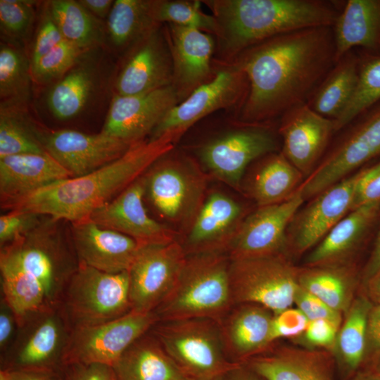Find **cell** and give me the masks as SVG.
Masks as SVG:
<instances>
[{
  "label": "cell",
  "mask_w": 380,
  "mask_h": 380,
  "mask_svg": "<svg viewBox=\"0 0 380 380\" xmlns=\"http://www.w3.org/2000/svg\"><path fill=\"white\" fill-rule=\"evenodd\" d=\"M336 62L333 27L289 32L246 49L236 62L248 83L242 120L257 124L308 103Z\"/></svg>",
  "instance_id": "1"
},
{
  "label": "cell",
  "mask_w": 380,
  "mask_h": 380,
  "mask_svg": "<svg viewBox=\"0 0 380 380\" xmlns=\"http://www.w3.org/2000/svg\"><path fill=\"white\" fill-rule=\"evenodd\" d=\"M173 148L169 137L141 141L106 165L47 185L9 210L30 211L70 223L89 219L96 209L120 194Z\"/></svg>",
  "instance_id": "2"
},
{
  "label": "cell",
  "mask_w": 380,
  "mask_h": 380,
  "mask_svg": "<svg viewBox=\"0 0 380 380\" xmlns=\"http://www.w3.org/2000/svg\"><path fill=\"white\" fill-rule=\"evenodd\" d=\"M227 55L289 32L333 27L345 1L328 0H218L206 1Z\"/></svg>",
  "instance_id": "3"
},
{
  "label": "cell",
  "mask_w": 380,
  "mask_h": 380,
  "mask_svg": "<svg viewBox=\"0 0 380 380\" xmlns=\"http://www.w3.org/2000/svg\"><path fill=\"white\" fill-rule=\"evenodd\" d=\"M227 251L186 254L171 291L153 311L158 322L208 318L220 322L234 305Z\"/></svg>",
  "instance_id": "4"
},
{
  "label": "cell",
  "mask_w": 380,
  "mask_h": 380,
  "mask_svg": "<svg viewBox=\"0 0 380 380\" xmlns=\"http://www.w3.org/2000/svg\"><path fill=\"white\" fill-rule=\"evenodd\" d=\"M60 222L44 215L36 227L1 248L0 253L40 283L53 308L60 306L66 286L80 265L71 239L63 234Z\"/></svg>",
  "instance_id": "5"
},
{
  "label": "cell",
  "mask_w": 380,
  "mask_h": 380,
  "mask_svg": "<svg viewBox=\"0 0 380 380\" xmlns=\"http://www.w3.org/2000/svg\"><path fill=\"white\" fill-rule=\"evenodd\" d=\"M188 377L210 380L239 363L229 360L218 322L189 318L158 322L150 330Z\"/></svg>",
  "instance_id": "6"
},
{
  "label": "cell",
  "mask_w": 380,
  "mask_h": 380,
  "mask_svg": "<svg viewBox=\"0 0 380 380\" xmlns=\"http://www.w3.org/2000/svg\"><path fill=\"white\" fill-rule=\"evenodd\" d=\"M72 330L101 324L131 311L128 271L107 273L80 265L60 304Z\"/></svg>",
  "instance_id": "7"
},
{
  "label": "cell",
  "mask_w": 380,
  "mask_h": 380,
  "mask_svg": "<svg viewBox=\"0 0 380 380\" xmlns=\"http://www.w3.org/2000/svg\"><path fill=\"white\" fill-rule=\"evenodd\" d=\"M299 269L286 254L231 259L230 285L234 305H260L274 314L293 304Z\"/></svg>",
  "instance_id": "8"
},
{
  "label": "cell",
  "mask_w": 380,
  "mask_h": 380,
  "mask_svg": "<svg viewBox=\"0 0 380 380\" xmlns=\"http://www.w3.org/2000/svg\"><path fill=\"white\" fill-rule=\"evenodd\" d=\"M346 127H349L347 132L298 188L304 201L348 177L380 154V99Z\"/></svg>",
  "instance_id": "9"
},
{
  "label": "cell",
  "mask_w": 380,
  "mask_h": 380,
  "mask_svg": "<svg viewBox=\"0 0 380 380\" xmlns=\"http://www.w3.org/2000/svg\"><path fill=\"white\" fill-rule=\"evenodd\" d=\"M167 156L144 175L145 195L163 218L191 227L204 201L205 178L189 160Z\"/></svg>",
  "instance_id": "10"
},
{
  "label": "cell",
  "mask_w": 380,
  "mask_h": 380,
  "mask_svg": "<svg viewBox=\"0 0 380 380\" xmlns=\"http://www.w3.org/2000/svg\"><path fill=\"white\" fill-rule=\"evenodd\" d=\"M72 329L61 308H49L27 318L4 354L3 369L55 372L63 357Z\"/></svg>",
  "instance_id": "11"
},
{
  "label": "cell",
  "mask_w": 380,
  "mask_h": 380,
  "mask_svg": "<svg viewBox=\"0 0 380 380\" xmlns=\"http://www.w3.org/2000/svg\"><path fill=\"white\" fill-rule=\"evenodd\" d=\"M158 322L153 312L131 310L101 324L72 329L64 354L63 366L72 363H99L112 367L134 342Z\"/></svg>",
  "instance_id": "12"
},
{
  "label": "cell",
  "mask_w": 380,
  "mask_h": 380,
  "mask_svg": "<svg viewBox=\"0 0 380 380\" xmlns=\"http://www.w3.org/2000/svg\"><path fill=\"white\" fill-rule=\"evenodd\" d=\"M247 77L236 63L218 71L214 77L175 105L152 132L151 139L170 138L175 143L188 129L210 113L244 101Z\"/></svg>",
  "instance_id": "13"
},
{
  "label": "cell",
  "mask_w": 380,
  "mask_h": 380,
  "mask_svg": "<svg viewBox=\"0 0 380 380\" xmlns=\"http://www.w3.org/2000/svg\"><path fill=\"white\" fill-rule=\"evenodd\" d=\"M186 257L177 240L140 245L128 270L131 310L153 312L173 288Z\"/></svg>",
  "instance_id": "14"
},
{
  "label": "cell",
  "mask_w": 380,
  "mask_h": 380,
  "mask_svg": "<svg viewBox=\"0 0 380 380\" xmlns=\"http://www.w3.org/2000/svg\"><path fill=\"white\" fill-rule=\"evenodd\" d=\"M303 202L297 190L288 200L260 206L244 217L228 248L230 258L286 254L287 229Z\"/></svg>",
  "instance_id": "15"
},
{
  "label": "cell",
  "mask_w": 380,
  "mask_h": 380,
  "mask_svg": "<svg viewBox=\"0 0 380 380\" xmlns=\"http://www.w3.org/2000/svg\"><path fill=\"white\" fill-rule=\"evenodd\" d=\"M359 173L320 192L293 216L287 229V250L302 254L312 250L351 210Z\"/></svg>",
  "instance_id": "16"
},
{
  "label": "cell",
  "mask_w": 380,
  "mask_h": 380,
  "mask_svg": "<svg viewBox=\"0 0 380 380\" xmlns=\"http://www.w3.org/2000/svg\"><path fill=\"white\" fill-rule=\"evenodd\" d=\"M230 131L207 142L200 157L217 179L238 188L247 166L255 159L274 153L277 141L262 127L253 126Z\"/></svg>",
  "instance_id": "17"
},
{
  "label": "cell",
  "mask_w": 380,
  "mask_h": 380,
  "mask_svg": "<svg viewBox=\"0 0 380 380\" xmlns=\"http://www.w3.org/2000/svg\"><path fill=\"white\" fill-rule=\"evenodd\" d=\"M179 101L172 84L142 94H116L101 132L132 145L152 134Z\"/></svg>",
  "instance_id": "18"
},
{
  "label": "cell",
  "mask_w": 380,
  "mask_h": 380,
  "mask_svg": "<svg viewBox=\"0 0 380 380\" xmlns=\"http://www.w3.org/2000/svg\"><path fill=\"white\" fill-rule=\"evenodd\" d=\"M46 153L72 177L87 175L122 156L132 146L102 132L89 134L73 129L43 132Z\"/></svg>",
  "instance_id": "19"
},
{
  "label": "cell",
  "mask_w": 380,
  "mask_h": 380,
  "mask_svg": "<svg viewBox=\"0 0 380 380\" xmlns=\"http://www.w3.org/2000/svg\"><path fill=\"white\" fill-rule=\"evenodd\" d=\"M145 194L143 175L111 201L96 209L89 219L134 239L139 245L177 240L174 230L148 215L143 202Z\"/></svg>",
  "instance_id": "20"
},
{
  "label": "cell",
  "mask_w": 380,
  "mask_h": 380,
  "mask_svg": "<svg viewBox=\"0 0 380 380\" xmlns=\"http://www.w3.org/2000/svg\"><path fill=\"white\" fill-rule=\"evenodd\" d=\"M279 132L282 139L281 153L308 178L320 163L335 129L333 120L304 103L281 117Z\"/></svg>",
  "instance_id": "21"
},
{
  "label": "cell",
  "mask_w": 380,
  "mask_h": 380,
  "mask_svg": "<svg viewBox=\"0 0 380 380\" xmlns=\"http://www.w3.org/2000/svg\"><path fill=\"white\" fill-rule=\"evenodd\" d=\"M70 231L79 265L107 273L128 271L140 247L134 239L89 218L70 223Z\"/></svg>",
  "instance_id": "22"
},
{
  "label": "cell",
  "mask_w": 380,
  "mask_h": 380,
  "mask_svg": "<svg viewBox=\"0 0 380 380\" xmlns=\"http://www.w3.org/2000/svg\"><path fill=\"white\" fill-rule=\"evenodd\" d=\"M173 67L167 37L154 29L139 43L116 81L117 94L134 95L172 83Z\"/></svg>",
  "instance_id": "23"
},
{
  "label": "cell",
  "mask_w": 380,
  "mask_h": 380,
  "mask_svg": "<svg viewBox=\"0 0 380 380\" xmlns=\"http://www.w3.org/2000/svg\"><path fill=\"white\" fill-rule=\"evenodd\" d=\"M243 206L221 192L210 194L194 218L182 244L186 254L227 251L243 220Z\"/></svg>",
  "instance_id": "24"
},
{
  "label": "cell",
  "mask_w": 380,
  "mask_h": 380,
  "mask_svg": "<svg viewBox=\"0 0 380 380\" xmlns=\"http://www.w3.org/2000/svg\"><path fill=\"white\" fill-rule=\"evenodd\" d=\"M273 316L272 311L258 304L241 303L232 307L219 322L231 361L244 363L271 347Z\"/></svg>",
  "instance_id": "25"
},
{
  "label": "cell",
  "mask_w": 380,
  "mask_h": 380,
  "mask_svg": "<svg viewBox=\"0 0 380 380\" xmlns=\"http://www.w3.org/2000/svg\"><path fill=\"white\" fill-rule=\"evenodd\" d=\"M167 37L172 60V84L180 100L184 99L209 80L214 42L203 31L170 24Z\"/></svg>",
  "instance_id": "26"
},
{
  "label": "cell",
  "mask_w": 380,
  "mask_h": 380,
  "mask_svg": "<svg viewBox=\"0 0 380 380\" xmlns=\"http://www.w3.org/2000/svg\"><path fill=\"white\" fill-rule=\"evenodd\" d=\"M69 177L71 175L46 152L1 158V205L10 209L37 190Z\"/></svg>",
  "instance_id": "27"
},
{
  "label": "cell",
  "mask_w": 380,
  "mask_h": 380,
  "mask_svg": "<svg viewBox=\"0 0 380 380\" xmlns=\"http://www.w3.org/2000/svg\"><path fill=\"white\" fill-rule=\"evenodd\" d=\"M243 364L264 380H334L331 357L325 351L270 347Z\"/></svg>",
  "instance_id": "28"
},
{
  "label": "cell",
  "mask_w": 380,
  "mask_h": 380,
  "mask_svg": "<svg viewBox=\"0 0 380 380\" xmlns=\"http://www.w3.org/2000/svg\"><path fill=\"white\" fill-rule=\"evenodd\" d=\"M336 58L353 49L380 53V0H348L333 26Z\"/></svg>",
  "instance_id": "29"
},
{
  "label": "cell",
  "mask_w": 380,
  "mask_h": 380,
  "mask_svg": "<svg viewBox=\"0 0 380 380\" xmlns=\"http://www.w3.org/2000/svg\"><path fill=\"white\" fill-rule=\"evenodd\" d=\"M380 210V202L350 210L316 245L305 258L306 267L348 262Z\"/></svg>",
  "instance_id": "30"
},
{
  "label": "cell",
  "mask_w": 380,
  "mask_h": 380,
  "mask_svg": "<svg viewBox=\"0 0 380 380\" xmlns=\"http://www.w3.org/2000/svg\"><path fill=\"white\" fill-rule=\"evenodd\" d=\"M149 331L112 366L115 380H182L186 376Z\"/></svg>",
  "instance_id": "31"
},
{
  "label": "cell",
  "mask_w": 380,
  "mask_h": 380,
  "mask_svg": "<svg viewBox=\"0 0 380 380\" xmlns=\"http://www.w3.org/2000/svg\"><path fill=\"white\" fill-rule=\"evenodd\" d=\"M299 285L341 313L353 300L356 284L355 269L348 262L299 269Z\"/></svg>",
  "instance_id": "32"
},
{
  "label": "cell",
  "mask_w": 380,
  "mask_h": 380,
  "mask_svg": "<svg viewBox=\"0 0 380 380\" xmlns=\"http://www.w3.org/2000/svg\"><path fill=\"white\" fill-rule=\"evenodd\" d=\"M359 61L357 49L343 56L317 89L308 105L319 115L335 120L353 96L358 78Z\"/></svg>",
  "instance_id": "33"
},
{
  "label": "cell",
  "mask_w": 380,
  "mask_h": 380,
  "mask_svg": "<svg viewBox=\"0 0 380 380\" xmlns=\"http://www.w3.org/2000/svg\"><path fill=\"white\" fill-rule=\"evenodd\" d=\"M3 299L15 315L19 327L32 315L49 308L42 286L17 262L0 253Z\"/></svg>",
  "instance_id": "34"
},
{
  "label": "cell",
  "mask_w": 380,
  "mask_h": 380,
  "mask_svg": "<svg viewBox=\"0 0 380 380\" xmlns=\"http://www.w3.org/2000/svg\"><path fill=\"white\" fill-rule=\"evenodd\" d=\"M303 175L281 152L270 153L250 184L249 192L258 207L290 198L304 182Z\"/></svg>",
  "instance_id": "35"
},
{
  "label": "cell",
  "mask_w": 380,
  "mask_h": 380,
  "mask_svg": "<svg viewBox=\"0 0 380 380\" xmlns=\"http://www.w3.org/2000/svg\"><path fill=\"white\" fill-rule=\"evenodd\" d=\"M153 1H114L108 16L107 30L111 42L117 47H125L140 42L158 24L153 11Z\"/></svg>",
  "instance_id": "36"
},
{
  "label": "cell",
  "mask_w": 380,
  "mask_h": 380,
  "mask_svg": "<svg viewBox=\"0 0 380 380\" xmlns=\"http://www.w3.org/2000/svg\"><path fill=\"white\" fill-rule=\"evenodd\" d=\"M372 306L369 298L358 296L345 313L339 328L334 350L348 372H355L365 360L367 319Z\"/></svg>",
  "instance_id": "37"
},
{
  "label": "cell",
  "mask_w": 380,
  "mask_h": 380,
  "mask_svg": "<svg viewBox=\"0 0 380 380\" xmlns=\"http://www.w3.org/2000/svg\"><path fill=\"white\" fill-rule=\"evenodd\" d=\"M94 82V74L87 66L80 65L68 71L47 96V106L54 117L59 120L76 117L86 106Z\"/></svg>",
  "instance_id": "38"
},
{
  "label": "cell",
  "mask_w": 380,
  "mask_h": 380,
  "mask_svg": "<svg viewBox=\"0 0 380 380\" xmlns=\"http://www.w3.org/2000/svg\"><path fill=\"white\" fill-rule=\"evenodd\" d=\"M48 11L68 42L82 50L99 42L101 30L98 22L78 1H51Z\"/></svg>",
  "instance_id": "39"
},
{
  "label": "cell",
  "mask_w": 380,
  "mask_h": 380,
  "mask_svg": "<svg viewBox=\"0 0 380 380\" xmlns=\"http://www.w3.org/2000/svg\"><path fill=\"white\" fill-rule=\"evenodd\" d=\"M357 49L360 61L356 87L345 109L333 120L335 133L380 99V53Z\"/></svg>",
  "instance_id": "40"
},
{
  "label": "cell",
  "mask_w": 380,
  "mask_h": 380,
  "mask_svg": "<svg viewBox=\"0 0 380 380\" xmlns=\"http://www.w3.org/2000/svg\"><path fill=\"white\" fill-rule=\"evenodd\" d=\"M39 130L17 106H1L0 158L46 152Z\"/></svg>",
  "instance_id": "41"
},
{
  "label": "cell",
  "mask_w": 380,
  "mask_h": 380,
  "mask_svg": "<svg viewBox=\"0 0 380 380\" xmlns=\"http://www.w3.org/2000/svg\"><path fill=\"white\" fill-rule=\"evenodd\" d=\"M31 68L25 55L8 44L0 46L1 106H17L30 94Z\"/></svg>",
  "instance_id": "42"
},
{
  "label": "cell",
  "mask_w": 380,
  "mask_h": 380,
  "mask_svg": "<svg viewBox=\"0 0 380 380\" xmlns=\"http://www.w3.org/2000/svg\"><path fill=\"white\" fill-rule=\"evenodd\" d=\"M199 1H153V15L157 23H167L217 34L215 17L206 14Z\"/></svg>",
  "instance_id": "43"
},
{
  "label": "cell",
  "mask_w": 380,
  "mask_h": 380,
  "mask_svg": "<svg viewBox=\"0 0 380 380\" xmlns=\"http://www.w3.org/2000/svg\"><path fill=\"white\" fill-rule=\"evenodd\" d=\"M82 51L64 39L39 61L31 69V73L39 82L59 77L74 65Z\"/></svg>",
  "instance_id": "44"
},
{
  "label": "cell",
  "mask_w": 380,
  "mask_h": 380,
  "mask_svg": "<svg viewBox=\"0 0 380 380\" xmlns=\"http://www.w3.org/2000/svg\"><path fill=\"white\" fill-rule=\"evenodd\" d=\"M34 1L0 0V25L5 34L21 37L28 32L34 18Z\"/></svg>",
  "instance_id": "45"
},
{
  "label": "cell",
  "mask_w": 380,
  "mask_h": 380,
  "mask_svg": "<svg viewBox=\"0 0 380 380\" xmlns=\"http://www.w3.org/2000/svg\"><path fill=\"white\" fill-rule=\"evenodd\" d=\"M44 215L23 210L13 209L0 216V245L3 248L18 240L34 227Z\"/></svg>",
  "instance_id": "46"
},
{
  "label": "cell",
  "mask_w": 380,
  "mask_h": 380,
  "mask_svg": "<svg viewBox=\"0 0 380 380\" xmlns=\"http://www.w3.org/2000/svg\"><path fill=\"white\" fill-rule=\"evenodd\" d=\"M293 304L309 321L328 319L339 325L342 323V313L334 310L321 299L301 287L299 284L294 294Z\"/></svg>",
  "instance_id": "47"
},
{
  "label": "cell",
  "mask_w": 380,
  "mask_h": 380,
  "mask_svg": "<svg viewBox=\"0 0 380 380\" xmlns=\"http://www.w3.org/2000/svg\"><path fill=\"white\" fill-rule=\"evenodd\" d=\"M309 320L297 308H289L274 314L272 324L273 343L282 338H296L302 336L307 329Z\"/></svg>",
  "instance_id": "48"
},
{
  "label": "cell",
  "mask_w": 380,
  "mask_h": 380,
  "mask_svg": "<svg viewBox=\"0 0 380 380\" xmlns=\"http://www.w3.org/2000/svg\"><path fill=\"white\" fill-rule=\"evenodd\" d=\"M375 202H380V162L360 171L355 186L352 210Z\"/></svg>",
  "instance_id": "49"
},
{
  "label": "cell",
  "mask_w": 380,
  "mask_h": 380,
  "mask_svg": "<svg viewBox=\"0 0 380 380\" xmlns=\"http://www.w3.org/2000/svg\"><path fill=\"white\" fill-rule=\"evenodd\" d=\"M64 39L48 11L39 25L32 47L30 59L31 69L37 64L44 56Z\"/></svg>",
  "instance_id": "50"
},
{
  "label": "cell",
  "mask_w": 380,
  "mask_h": 380,
  "mask_svg": "<svg viewBox=\"0 0 380 380\" xmlns=\"http://www.w3.org/2000/svg\"><path fill=\"white\" fill-rule=\"evenodd\" d=\"M340 327L328 319L312 320L302 336L311 346L334 348Z\"/></svg>",
  "instance_id": "51"
},
{
  "label": "cell",
  "mask_w": 380,
  "mask_h": 380,
  "mask_svg": "<svg viewBox=\"0 0 380 380\" xmlns=\"http://www.w3.org/2000/svg\"><path fill=\"white\" fill-rule=\"evenodd\" d=\"M65 368V380H115L112 367L99 363H72Z\"/></svg>",
  "instance_id": "52"
},
{
  "label": "cell",
  "mask_w": 380,
  "mask_h": 380,
  "mask_svg": "<svg viewBox=\"0 0 380 380\" xmlns=\"http://www.w3.org/2000/svg\"><path fill=\"white\" fill-rule=\"evenodd\" d=\"M20 327L13 312L2 298L0 309V349L4 354L13 343Z\"/></svg>",
  "instance_id": "53"
},
{
  "label": "cell",
  "mask_w": 380,
  "mask_h": 380,
  "mask_svg": "<svg viewBox=\"0 0 380 380\" xmlns=\"http://www.w3.org/2000/svg\"><path fill=\"white\" fill-rule=\"evenodd\" d=\"M380 355V304L373 305L367 319L366 356L374 360Z\"/></svg>",
  "instance_id": "54"
},
{
  "label": "cell",
  "mask_w": 380,
  "mask_h": 380,
  "mask_svg": "<svg viewBox=\"0 0 380 380\" xmlns=\"http://www.w3.org/2000/svg\"><path fill=\"white\" fill-rule=\"evenodd\" d=\"M0 380H60L55 372L3 369L0 372Z\"/></svg>",
  "instance_id": "55"
},
{
  "label": "cell",
  "mask_w": 380,
  "mask_h": 380,
  "mask_svg": "<svg viewBox=\"0 0 380 380\" xmlns=\"http://www.w3.org/2000/svg\"><path fill=\"white\" fill-rule=\"evenodd\" d=\"M210 380H264L247 365L239 363Z\"/></svg>",
  "instance_id": "56"
},
{
  "label": "cell",
  "mask_w": 380,
  "mask_h": 380,
  "mask_svg": "<svg viewBox=\"0 0 380 380\" xmlns=\"http://www.w3.org/2000/svg\"><path fill=\"white\" fill-rule=\"evenodd\" d=\"M379 272H380V231L376 239L372 255L364 270V282L366 284Z\"/></svg>",
  "instance_id": "57"
},
{
  "label": "cell",
  "mask_w": 380,
  "mask_h": 380,
  "mask_svg": "<svg viewBox=\"0 0 380 380\" xmlns=\"http://www.w3.org/2000/svg\"><path fill=\"white\" fill-rule=\"evenodd\" d=\"M78 2L91 14L99 18L108 16L114 1L112 0H80Z\"/></svg>",
  "instance_id": "58"
},
{
  "label": "cell",
  "mask_w": 380,
  "mask_h": 380,
  "mask_svg": "<svg viewBox=\"0 0 380 380\" xmlns=\"http://www.w3.org/2000/svg\"><path fill=\"white\" fill-rule=\"evenodd\" d=\"M366 284L368 286L370 298L376 304H380V272L369 280Z\"/></svg>",
  "instance_id": "59"
},
{
  "label": "cell",
  "mask_w": 380,
  "mask_h": 380,
  "mask_svg": "<svg viewBox=\"0 0 380 380\" xmlns=\"http://www.w3.org/2000/svg\"><path fill=\"white\" fill-rule=\"evenodd\" d=\"M353 380H380V375L376 373L358 374Z\"/></svg>",
  "instance_id": "60"
},
{
  "label": "cell",
  "mask_w": 380,
  "mask_h": 380,
  "mask_svg": "<svg viewBox=\"0 0 380 380\" xmlns=\"http://www.w3.org/2000/svg\"><path fill=\"white\" fill-rule=\"evenodd\" d=\"M374 373L380 375V355L374 360Z\"/></svg>",
  "instance_id": "61"
},
{
  "label": "cell",
  "mask_w": 380,
  "mask_h": 380,
  "mask_svg": "<svg viewBox=\"0 0 380 380\" xmlns=\"http://www.w3.org/2000/svg\"><path fill=\"white\" fill-rule=\"evenodd\" d=\"M182 380H195V379H194L192 378H190V377H188V376H185Z\"/></svg>",
  "instance_id": "62"
}]
</instances>
